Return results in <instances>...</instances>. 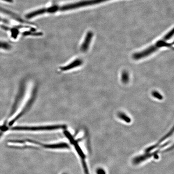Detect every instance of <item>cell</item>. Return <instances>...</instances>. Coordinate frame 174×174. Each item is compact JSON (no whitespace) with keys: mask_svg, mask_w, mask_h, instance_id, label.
<instances>
[{"mask_svg":"<svg viewBox=\"0 0 174 174\" xmlns=\"http://www.w3.org/2000/svg\"><path fill=\"white\" fill-rule=\"evenodd\" d=\"M64 124H55V125L40 126H12L10 130L17 132H44V131H53L66 128Z\"/></svg>","mask_w":174,"mask_h":174,"instance_id":"6da1fadb","label":"cell"},{"mask_svg":"<svg viewBox=\"0 0 174 174\" xmlns=\"http://www.w3.org/2000/svg\"><path fill=\"white\" fill-rule=\"evenodd\" d=\"M64 134L70 143L72 145L74 149L78 154V157L79 158L81 162L85 174H90L88 168V165H87L86 160V157L85 153L82 150V148L80 147V145H79V141L78 140H76L74 135H72V134H71L69 131H64Z\"/></svg>","mask_w":174,"mask_h":174,"instance_id":"7a4b0ae2","label":"cell"},{"mask_svg":"<svg viewBox=\"0 0 174 174\" xmlns=\"http://www.w3.org/2000/svg\"><path fill=\"white\" fill-rule=\"evenodd\" d=\"M173 45V43L170 44L166 42V40L163 38L162 40L158 41L155 44L149 47V48L140 52L134 54L133 55V59L136 60L141 59L154 53L159 48L164 47H170Z\"/></svg>","mask_w":174,"mask_h":174,"instance_id":"3957f363","label":"cell"},{"mask_svg":"<svg viewBox=\"0 0 174 174\" xmlns=\"http://www.w3.org/2000/svg\"><path fill=\"white\" fill-rule=\"evenodd\" d=\"M168 144H169L168 142L164 144L161 145L158 150H156L155 151H153V152L152 151L151 153L150 152H148V153H145L143 154L136 157L133 159V163L135 164H139V163H142L144 161H146L148 159L150 158L152 156L154 157V158L158 159V154L160 153L161 149L166 146V145Z\"/></svg>","mask_w":174,"mask_h":174,"instance_id":"277c9868","label":"cell"},{"mask_svg":"<svg viewBox=\"0 0 174 174\" xmlns=\"http://www.w3.org/2000/svg\"><path fill=\"white\" fill-rule=\"evenodd\" d=\"M38 147H41L47 150H69L70 146L68 144L65 142L56 143L42 144L38 143Z\"/></svg>","mask_w":174,"mask_h":174,"instance_id":"5b68a950","label":"cell"},{"mask_svg":"<svg viewBox=\"0 0 174 174\" xmlns=\"http://www.w3.org/2000/svg\"><path fill=\"white\" fill-rule=\"evenodd\" d=\"M83 61L80 58H76L70 61L64 65L61 66L59 70L61 72H67L73 70L77 67L81 66L83 64Z\"/></svg>","mask_w":174,"mask_h":174,"instance_id":"8992f818","label":"cell"},{"mask_svg":"<svg viewBox=\"0 0 174 174\" xmlns=\"http://www.w3.org/2000/svg\"><path fill=\"white\" fill-rule=\"evenodd\" d=\"M93 36V33L91 31H89L87 33L84 40L80 47V50L82 52H86L88 50Z\"/></svg>","mask_w":174,"mask_h":174,"instance_id":"52a82bcc","label":"cell"},{"mask_svg":"<svg viewBox=\"0 0 174 174\" xmlns=\"http://www.w3.org/2000/svg\"><path fill=\"white\" fill-rule=\"evenodd\" d=\"M173 128L168 133H167L166 135H164V137H163L161 139H160L156 144L153 145V146L148 147L147 149H146V150H145V153H148V152H150V151H152L155 149H156L158 147H160V145L163 143V142L166 140V139L169 137L173 134Z\"/></svg>","mask_w":174,"mask_h":174,"instance_id":"ba28073f","label":"cell"},{"mask_svg":"<svg viewBox=\"0 0 174 174\" xmlns=\"http://www.w3.org/2000/svg\"><path fill=\"white\" fill-rule=\"evenodd\" d=\"M11 45L7 42L0 40V50H11Z\"/></svg>","mask_w":174,"mask_h":174,"instance_id":"9c48e42d","label":"cell"},{"mask_svg":"<svg viewBox=\"0 0 174 174\" xmlns=\"http://www.w3.org/2000/svg\"><path fill=\"white\" fill-rule=\"evenodd\" d=\"M118 117L121 120H123L124 122L127 123H130L131 122V118L128 116L124 114V113L120 112L118 114Z\"/></svg>","mask_w":174,"mask_h":174,"instance_id":"30bf717a","label":"cell"},{"mask_svg":"<svg viewBox=\"0 0 174 174\" xmlns=\"http://www.w3.org/2000/svg\"><path fill=\"white\" fill-rule=\"evenodd\" d=\"M121 81L124 83H127L129 80V77L128 73L127 71H123L121 74Z\"/></svg>","mask_w":174,"mask_h":174,"instance_id":"8fae6325","label":"cell"},{"mask_svg":"<svg viewBox=\"0 0 174 174\" xmlns=\"http://www.w3.org/2000/svg\"><path fill=\"white\" fill-rule=\"evenodd\" d=\"M174 35V29L173 28L168 33H167L166 35H164L163 38L165 40L167 41L170 39L172 37H173Z\"/></svg>","mask_w":174,"mask_h":174,"instance_id":"7c38bea8","label":"cell"},{"mask_svg":"<svg viewBox=\"0 0 174 174\" xmlns=\"http://www.w3.org/2000/svg\"><path fill=\"white\" fill-rule=\"evenodd\" d=\"M152 95L154 98L159 100H162L163 99V97L162 94H161L159 92L157 91H153L152 92Z\"/></svg>","mask_w":174,"mask_h":174,"instance_id":"4fadbf2b","label":"cell"},{"mask_svg":"<svg viewBox=\"0 0 174 174\" xmlns=\"http://www.w3.org/2000/svg\"><path fill=\"white\" fill-rule=\"evenodd\" d=\"M97 174H106V172L102 168H99L96 171Z\"/></svg>","mask_w":174,"mask_h":174,"instance_id":"5bb4252c","label":"cell"},{"mask_svg":"<svg viewBox=\"0 0 174 174\" xmlns=\"http://www.w3.org/2000/svg\"><path fill=\"white\" fill-rule=\"evenodd\" d=\"M2 1H4L8 2V3H13V0H2Z\"/></svg>","mask_w":174,"mask_h":174,"instance_id":"9a60e30c","label":"cell"},{"mask_svg":"<svg viewBox=\"0 0 174 174\" xmlns=\"http://www.w3.org/2000/svg\"><path fill=\"white\" fill-rule=\"evenodd\" d=\"M61 174H68L67 173L64 172V173H62Z\"/></svg>","mask_w":174,"mask_h":174,"instance_id":"2e32d148","label":"cell"}]
</instances>
